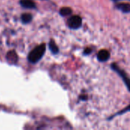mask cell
Wrapping results in <instances>:
<instances>
[{
	"mask_svg": "<svg viewBox=\"0 0 130 130\" xmlns=\"http://www.w3.org/2000/svg\"><path fill=\"white\" fill-rule=\"evenodd\" d=\"M46 51V45L44 43L34 48L28 55V60L31 63H36L41 59Z\"/></svg>",
	"mask_w": 130,
	"mask_h": 130,
	"instance_id": "6da1fadb",
	"label": "cell"
},
{
	"mask_svg": "<svg viewBox=\"0 0 130 130\" xmlns=\"http://www.w3.org/2000/svg\"><path fill=\"white\" fill-rule=\"evenodd\" d=\"M7 59L10 62H12V63L16 62L17 60H18V57H17V55H16L15 52L10 51L9 53H8V54H7Z\"/></svg>",
	"mask_w": 130,
	"mask_h": 130,
	"instance_id": "52a82bcc",
	"label": "cell"
},
{
	"mask_svg": "<svg viewBox=\"0 0 130 130\" xmlns=\"http://www.w3.org/2000/svg\"><path fill=\"white\" fill-rule=\"evenodd\" d=\"M129 110H130V105L127 107V108H126L125 110H122V111H120V113H117V115L118 114H122V113H126V111H129Z\"/></svg>",
	"mask_w": 130,
	"mask_h": 130,
	"instance_id": "8fae6325",
	"label": "cell"
},
{
	"mask_svg": "<svg viewBox=\"0 0 130 130\" xmlns=\"http://www.w3.org/2000/svg\"><path fill=\"white\" fill-rule=\"evenodd\" d=\"M118 9L121 10L124 13H129L130 12V4L128 3H121L117 5Z\"/></svg>",
	"mask_w": 130,
	"mask_h": 130,
	"instance_id": "8992f818",
	"label": "cell"
},
{
	"mask_svg": "<svg viewBox=\"0 0 130 130\" xmlns=\"http://www.w3.org/2000/svg\"><path fill=\"white\" fill-rule=\"evenodd\" d=\"M109 58H110V53L106 50H101L98 54V59L101 62H105V61L108 60Z\"/></svg>",
	"mask_w": 130,
	"mask_h": 130,
	"instance_id": "277c9868",
	"label": "cell"
},
{
	"mask_svg": "<svg viewBox=\"0 0 130 130\" xmlns=\"http://www.w3.org/2000/svg\"><path fill=\"white\" fill-rule=\"evenodd\" d=\"M112 68L116 71V72H117V73H119V75L123 78V81H124V82H125V84H126V85L127 86V88H128V89L130 91V79L129 78H128L127 77H126V74L123 72H122V71H120V68L118 67V66H117L115 64H113V65H112Z\"/></svg>",
	"mask_w": 130,
	"mask_h": 130,
	"instance_id": "3957f363",
	"label": "cell"
},
{
	"mask_svg": "<svg viewBox=\"0 0 130 130\" xmlns=\"http://www.w3.org/2000/svg\"><path fill=\"white\" fill-rule=\"evenodd\" d=\"M31 20H32V15L30 14L25 13L21 15V21L24 24H27V23L30 22Z\"/></svg>",
	"mask_w": 130,
	"mask_h": 130,
	"instance_id": "9c48e42d",
	"label": "cell"
},
{
	"mask_svg": "<svg viewBox=\"0 0 130 130\" xmlns=\"http://www.w3.org/2000/svg\"><path fill=\"white\" fill-rule=\"evenodd\" d=\"M72 9H71L70 8H68V7L62 8L60 9V11H59V13H60V14H61L62 16H67V15H69V14H72Z\"/></svg>",
	"mask_w": 130,
	"mask_h": 130,
	"instance_id": "30bf717a",
	"label": "cell"
},
{
	"mask_svg": "<svg viewBox=\"0 0 130 130\" xmlns=\"http://www.w3.org/2000/svg\"><path fill=\"white\" fill-rule=\"evenodd\" d=\"M91 53V49H89V48H87V49H85V52H84V53L85 54H89V53Z\"/></svg>",
	"mask_w": 130,
	"mask_h": 130,
	"instance_id": "7c38bea8",
	"label": "cell"
},
{
	"mask_svg": "<svg viewBox=\"0 0 130 130\" xmlns=\"http://www.w3.org/2000/svg\"><path fill=\"white\" fill-rule=\"evenodd\" d=\"M113 1H119V0H113Z\"/></svg>",
	"mask_w": 130,
	"mask_h": 130,
	"instance_id": "4fadbf2b",
	"label": "cell"
},
{
	"mask_svg": "<svg viewBox=\"0 0 130 130\" xmlns=\"http://www.w3.org/2000/svg\"><path fill=\"white\" fill-rule=\"evenodd\" d=\"M68 24L69 27L72 29H78L81 27L82 24V20L79 16H77V15L72 16L69 19Z\"/></svg>",
	"mask_w": 130,
	"mask_h": 130,
	"instance_id": "7a4b0ae2",
	"label": "cell"
},
{
	"mask_svg": "<svg viewBox=\"0 0 130 130\" xmlns=\"http://www.w3.org/2000/svg\"><path fill=\"white\" fill-rule=\"evenodd\" d=\"M49 47H50V50H51V52L54 54H56L58 53L59 52V48L58 46H56V44L55 43V42L53 40H50V43H49Z\"/></svg>",
	"mask_w": 130,
	"mask_h": 130,
	"instance_id": "ba28073f",
	"label": "cell"
},
{
	"mask_svg": "<svg viewBox=\"0 0 130 130\" xmlns=\"http://www.w3.org/2000/svg\"><path fill=\"white\" fill-rule=\"evenodd\" d=\"M20 4L21 6H23L24 8H35L36 7L35 4L30 0H21Z\"/></svg>",
	"mask_w": 130,
	"mask_h": 130,
	"instance_id": "5b68a950",
	"label": "cell"
}]
</instances>
